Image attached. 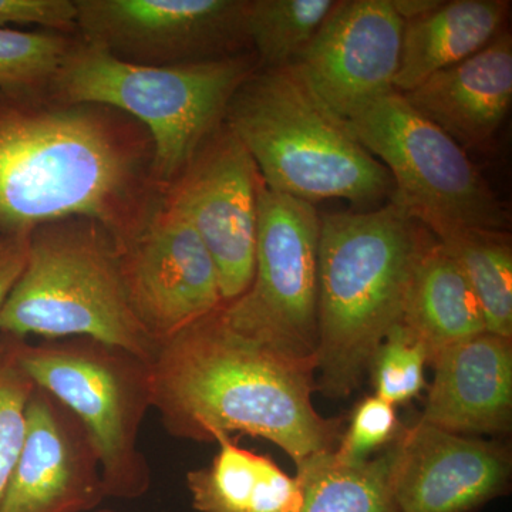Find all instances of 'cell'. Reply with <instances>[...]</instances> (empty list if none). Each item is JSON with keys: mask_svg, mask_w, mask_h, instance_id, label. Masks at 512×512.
Returning <instances> with one entry per match:
<instances>
[{"mask_svg": "<svg viewBox=\"0 0 512 512\" xmlns=\"http://www.w3.org/2000/svg\"><path fill=\"white\" fill-rule=\"evenodd\" d=\"M153 144L120 111L0 92V228L86 218L126 244L163 204Z\"/></svg>", "mask_w": 512, "mask_h": 512, "instance_id": "1", "label": "cell"}, {"mask_svg": "<svg viewBox=\"0 0 512 512\" xmlns=\"http://www.w3.org/2000/svg\"><path fill=\"white\" fill-rule=\"evenodd\" d=\"M222 306L158 343L153 409L164 429L198 443H214L218 434L261 437L296 468L335 450L342 421L313 406L315 360L292 359L242 335Z\"/></svg>", "mask_w": 512, "mask_h": 512, "instance_id": "2", "label": "cell"}, {"mask_svg": "<svg viewBox=\"0 0 512 512\" xmlns=\"http://www.w3.org/2000/svg\"><path fill=\"white\" fill-rule=\"evenodd\" d=\"M426 235L393 204L320 217L316 390L345 399L362 383L404 295Z\"/></svg>", "mask_w": 512, "mask_h": 512, "instance_id": "3", "label": "cell"}, {"mask_svg": "<svg viewBox=\"0 0 512 512\" xmlns=\"http://www.w3.org/2000/svg\"><path fill=\"white\" fill-rule=\"evenodd\" d=\"M224 123L268 190L311 204L392 194L387 168L292 66L252 73L229 101Z\"/></svg>", "mask_w": 512, "mask_h": 512, "instance_id": "4", "label": "cell"}, {"mask_svg": "<svg viewBox=\"0 0 512 512\" xmlns=\"http://www.w3.org/2000/svg\"><path fill=\"white\" fill-rule=\"evenodd\" d=\"M256 70L255 57L242 53L173 66L127 63L80 39L46 94L62 103L109 107L143 126L164 194L224 124L229 101Z\"/></svg>", "mask_w": 512, "mask_h": 512, "instance_id": "5", "label": "cell"}, {"mask_svg": "<svg viewBox=\"0 0 512 512\" xmlns=\"http://www.w3.org/2000/svg\"><path fill=\"white\" fill-rule=\"evenodd\" d=\"M0 335L92 338L147 362L158 348L128 302L113 239L86 218L30 232L25 269L0 311Z\"/></svg>", "mask_w": 512, "mask_h": 512, "instance_id": "6", "label": "cell"}, {"mask_svg": "<svg viewBox=\"0 0 512 512\" xmlns=\"http://www.w3.org/2000/svg\"><path fill=\"white\" fill-rule=\"evenodd\" d=\"M19 362L35 386L52 394L82 423L97 457L107 498L137 500L151 487V470L138 447L153 409L151 362L92 338L29 343Z\"/></svg>", "mask_w": 512, "mask_h": 512, "instance_id": "7", "label": "cell"}, {"mask_svg": "<svg viewBox=\"0 0 512 512\" xmlns=\"http://www.w3.org/2000/svg\"><path fill=\"white\" fill-rule=\"evenodd\" d=\"M356 140L383 161L392 204L437 239L503 231L508 212L466 150L393 92L346 120Z\"/></svg>", "mask_w": 512, "mask_h": 512, "instance_id": "8", "label": "cell"}, {"mask_svg": "<svg viewBox=\"0 0 512 512\" xmlns=\"http://www.w3.org/2000/svg\"><path fill=\"white\" fill-rule=\"evenodd\" d=\"M319 239L320 215L311 202L259 181L254 279L222 306L229 325L282 355L316 362Z\"/></svg>", "mask_w": 512, "mask_h": 512, "instance_id": "9", "label": "cell"}, {"mask_svg": "<svg viewBox=\"0 0 512 512\" xmlns=\"http://www.w3.org/2000/svg\"><path fill=\"white\" fill-rule=\"evenodd\" d=\"M84 42L134 64L173 66L239 55L248 0H74Z\"/></svg>", "mask_w": 512, "mask_h": 512, "instance_id": "10", "label": "cell"}, {"mask_svg": "<svg viewBox=\"0 0 512 512\" xmlns=\"http://www.w3.org/2000/svg\"><path fill=\"white\" fill-rule=\"evenodd\" d=\"M259 181L248 151L224 123L164 191V204L190 222L210 252L224 305L254 279Z\"/></svg>", "mask_w": 512, "mask_h": 512, "instance_id": "11", "label": "cell"}, {"mask_svg": "<svg viewBox=\"0 0 512 512\" xmlns=\"http://www.w3.org/2000/svg\"><path fill=\"white\" fill-rule=\"evenodd\" d=\"M116 249L131 309L157 343L224 305L210 252L190 222L164 202Z\"/></svg>", "mask_w": 512, "mask_h": 512, "instance_id": "12", "label": "cell"}, {"mask_svg": "<svg viewBox=\"0 0 512 512\" xmlns=\"http://www.w3.org/2000/svg\"><path fill=\"white\" fill-rule=\"evenodd\" d=\"M403 29L392 0H342L291 66L330 109L350 120L396 92Z\"/></svg>", "mask_w": 512, "mask_h": 512, "instance_id": "13", "label": "cell"}, {"mask_svg": "<svg viewBox=\"0 0 512 512\" xmlns=\"http://www.w3.org/2000/svg\"><path fill=\"white\" fill-rule=\"evenodd\" d=\"M384 453L399 512H474L510 488L507 448L420 419L400 430Z\"/></svg>", "mask_w": 512, "mask_h": 512, "instance_id": "14", "label": "cell"}, {"mask_svg": "<svg viewBox=\"0 0 512 512\" xmlns=\"http://www.w3.org/2000/svg\"><path fill=\"white\" fill-rule=\"evenodd\" d=\"M104 498L99 457L89 434L64 404L36 386L0 512H87Z\"/></svg>", "mask_w": 512, "mask_h": 512, "instance_id": "15", "label": "cell"}, {"mask_svg": "<svg viewBox=\"0 0 512 512\" xmlns=\"http://www.w3.org/2000/svg\"><path fill=\"white\" fill-rule=\"evenodd\" d=\"M420 420L450 433L504 434L512 421V342L483 332L441 350Z\"/></svg>", "mask_w": 512, "mask_h": 512, "instance_id": "16", "label": "cell"}, {"mask_svg": "<svg viewBox=\"0 0 512 512\" xmlns=\"http://www.w3.org/2000/svg\"><path fill=\"white\" fill-rule=\"evenodd\" d=\"M403 97L461 147L485 150L511 107V33L503 30L476 55L433 74Z\"/></svg>", "mask_w": 512, "mask_h": 512, "instance_id": "17", "label": "cell"}, {"mask_svg": "<svg viewBox=\"0 0 512 512\" xmlns=\"http://www.w3.org/2000/svg\"><path fill=\"white\" fill-rule=\"evenodd\" d=\"M510 5L505 0H453L404 22L394 90L410 92L440 70L476 55L503 32Z\"/></svg>", "mask_w": 512, "mask_h": 512, "instance_id": "18", "label": "cell"}, {"mask_svg": "<svg viewBox=\"0 0 512 512\" xmlns=\"http://www.w3.org/2000/svg\"><path fill=\"white\" fill-rule=\"evenodd\" d=\"M218 453L210 466L185 477L197 512H301L303 487L272 457L239 446L227 434L215 436Z\"/></svg>", "mask_w": 512, "mask_h": 512, "instance_id": "19", "label": "cell"}, {"mask_svg": "<svg viewBox=\"0 0 512 512\" xmlns=\"http://www.w3.org/2000/svg\"><path fill=\"white\" fill-rule=\"evenodd\" d=\"M402 322L426 343L431 360L448 346L487 332L476 293L437 239L427 237L414 262Z\"/></svg>", "mask_w": 512, "mask_h": 512, "instance_id": "20", "label": "cell"}, {"mask_svg": "<svg viewBox=\"0 0 512 512\" xmlns=\"http://www.w3.org/2000/svg\"><path fill=\"white\" fill-rule=\"evenodd\" d=\"M303 487L301 512H399L387 480V457L343 463L333 451L296 468Z\"/></svg>", "mask_w": 512, "mask_h": 512, "instance_id": "21", "label": "cell"}, {"mask_svg": "<svg viewBox=\"0 0 512 512\" xmlns=\"http://www.w3.org/2000/svg\"><path fill=\"white\" fill-rule=\"evenodd\" d=\"M439 242L476 293L487 332L511 339L512 248L505 232L464 231Z\"/></svg>", "mask_w": 512, "mask_h": 512, "instance_id": "22", "label": "cell"}, {"mask_svg": "<svg viewBox=\"0 0 512 512\" xmlns=\"http://www.w3.org/2000/svg\"><path fill=\"white\" fill-rule=\"evenodd\" d=\"M335 5V0H248L245 33L258 69L291 66Z\"/></svg>", "mask_w": 512, "mask_h": 512, "instance_id": "23", "label": "cell"}, {"mask_svg": "<svg viewBox=\"0 0 512 512\" xmlns=\"http://www.w3.org/2000/svg\"><path fill=\"white\" fill-rule=\"evenodd\" d=\"M73 43L63 33L0 28V92L46 94Z\"/></svg>", "mask_w": 512, "mask_h": 512, "instance_id": "24", "label": "cell"}, {"mask_svg": "<svg viewBox=\"0 0 512 512\" xmlns=\"http://www.w3.org/2000/svg\"><path fill=\"white\" fill-rule=\"evenodd\" d=\"M430 362L426 343L409 326L396 323L370 362L376 396L394 407L409 403L426 386L424 370Z\"/></svg>", "mask_w": 512, "mask_h": 512, "instance_id": "25", "label": "cell"}, {"mask_svg": "<svg viewBox=\"0 0 512 512\" xmlns=\"http://www.w3.org/2000/svg\"><path fill=\"white\" fill-rule=\"evenodd\" d=\"M23 339L0 335V501L26 434V410L35 383L19 362Z\"/></svg>", "mask_w": 512, "mask_h": 512, "instance_id": "26", "label": "cell"}, {"mask_svg": "<svg viewBox=\"0 0 512 512\" xmlns=\"http://www.w3.org/2000/svg\"><path fill=\"white\" fill-rule=\"evenodd\" d=\"M400 430L396 407L373 394L357 404L348 430L340 436L333 456L350 464L370 460L375 451L389 447Z\"/></svg>", "mask_w": 512, "mask_h": 512, "instance_id": "27", "label": "cell"}, {"mask_svg": "<svg viewBox=\"0 0 512 512\" xmlns=\"http://www.w3.org/2000/svg\"><path fill=\"white\" fill-rule=\"evenodd\" d=\"M9 25H33L53 32L77 30V8L74 0H0V28Z\"/></svg>", "mask_w": 512, "mask_h": 512, "instance_id": "28", "label": "cell"}, {"mask_svg": "<svg viewBox=\"0 0 512 512\" xmlns=\"http://www.w3.org/2000/svg\"><path fill=\"white\" fill-rule=\"evenodd\" d=\"M29 235L0 228V311L25 269Z\"/></svg>", "mask_w": 512, "mask_h": 512, "instance_id": "29", "label": "cell"}, {"mask_svg": "<svg viewBox=\"0 0 512 512\" xmlns=\"http://www.w3.org/2000/svg\"><path fill=\"white\" fill-rule=\"evenodd\" d=\"M392 3L403 22H407L433 12L443 2L441 0H392Z\"/></svg>", "mask_w": 512, "mask_h": 512, "instance_id": "30", "label": "cell"}, {"mask_svg": "<svg viewBox=\"0 0 512 512\" xmlns=\"http://www.w3.org/2000/svg\"><path fill=\"white\" fill-rule=\"evenodd\" d=\"M96 512H117V511H113V510H97Z\"/></svg>", "mask_w": 512, "mask_h": 512, "instance_id": "31", "label": "cell"}]
</instances>
